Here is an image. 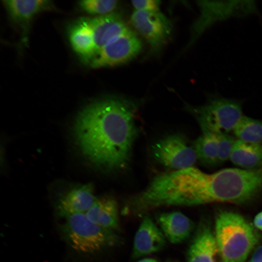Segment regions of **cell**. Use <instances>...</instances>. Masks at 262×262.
<instances>
[{"label": "cell", "instance_id": "obj_1", "mask_svg": "<svg viewBox=\"0 0 262 262\" xmlns=\"http://www.w3.org/2000/svg\"><path fill=\"white\" fill-rule=\"evenodd\" d=\"M262 191V168H228L213 173L189 168L156 176L140 196L147 210L169 205L195 206L211 202L242 204Z\"/></svg>", "mask_w": 262, "mask_h": 262}, {"label": "cell", "instance_id": "obj_2", "mask_svg": "<svg viewBox=\"0 0 262 262\" xmlns=\"http://www.w3.org/2000/svg\"><path fill=\"white\" fill-rule=\"evenodd\" d=\"M135 113V106L121 98H105L86 106L74 125L82 153L103 169L125 168L137 133Z\"/></svg>", "mask_w": 262, "mask_h": 262}, {"label": "cell", "instance_id": "obj_3", "mask_svg": "<svg viewBox=\"0 0 262 262\" xmlns=\"http://www.w3.org/2000/svg\"><path fill=\"white\" fill-rule=\"evenodd\" d=\"M215 225V237L224 262L245 261L258 241L251 224L237 213L221 211Z\"/></svg>", "mask_w": 262, "mask_h": 262}, {"label": "cell", "instance_id": "obj_4", "mask_svg": "<svg viewBox=\"0 0 262 262\" xmlns=\"http://www.w3.org/2000/svg\"><path fill=\"white\" fill-rule=\"evenodd\" d=\"M62 219L59 232L66 243L75 251L93 254L117 245L118 236L113 230L93 223L85 213L59 217Z\"/></svg>", "mask_w": 262, "mask_h": 262}, {"label": "cell", "instance_id": "obj_5", "mask_svg": "<svg viewBox=\"0 0 262 262\" xmlns=\"http://www.w3.org/2000/svg\"><path fill=\"white\" fill-rule=\"evenodd\" d=\"M202 132L229 134L243 116L242 102L238 99L210 94L202 105L188 107Z\"/></svg>", "mask_w": 262, "mask_h": 262}, {"label": "cell", "instance_id": "obj_6", "mask_svg": "<svg viewBox=\"0 0 262 262\" xmlns=\"http://www.w3.org/2000/svg\"><path fill=\"white\" fill-rule=\"evenodd\" d=\"M199 15L191 28L188 47L215 23L231 17H243L258 13L255 0H198Z\"/></svg>", "mask_w": 262, "mask_h": 262}, {"label": "cell", "instance_id": "obj_7", "mask_svg": "<svg viewBox=\"0 0 262 262\" xmlns=\"http://www.w3.org/2000/svg\"><path fill=\"white\" fill-rule=\"evenodd\" d=\"M142 48L141 42L130 29L99 49L90 60L93 68L113 66L135 57Z\"/></svg>", "mask_w": 262, "mask_h": 262}, {"label": "cell", "instance_id": "obj_8", "mask_svg": "<svg viewBox=\"0 0 262 262\" xmlns=\"http://www.w3.org/2000/svg\"><path fill=\"white\" fill-rule=\"evenodd\" d=\"M153 153L159 162L177 170L192 167L197 159L193 147L177 134L160 140L153 147Z\"/></svg>", "mask_w": 262, "mask_h": 262}, {"label": "cell", "instance_id": "obj_9", "mask_svg": "<svg viewBox=\"0 0 262 262\" xmlns=\"http://www.w3.org/2000/svg\"><path fill=\"white\" fill-rule=\"evenodd\" d=\"M131 20L134 28L155 51H159L163 48L171 35V23L159 11L150 12L135 10Z\"/></svg>", "mask_w": 262, "mask_h": 262}, {"label": "cell", "instance_id": "obj_10", "mask_svg": "<svg viewBox=\"0 0 262 262\" xmlns=\"http://www.w3.org/2000/svg\"><path fill=\"white\" fill-rule=\"evenodd\" d=\"M164 235L148 216H145L134 236L132 257L137 258L161 250L165 244Z\"/></svg>", "mask_w": 262, "mask_h": 262}, {"label": "cell", "instance_id": "obj_11", "mask_svg": "<svg viewBox=\"0 0 262 262\" xmlns=\"http://www.w3.org/2000/svg\"><path fill=\"white\" fill-rule=\"evenodd\" d=\"M96 199L91 183L76 187L59 198L56 205V213L59 217L85 213Z\"/></svg>", "mask_w": 262, "mask_h": 262}, {"label": "cell", "instance_id": "obj_12", "mask_svg": "<svg viewBox=\"0 0 262 262\" xmlns=\"http://www.w3.org/2000/svg\"><path fill=\"white\" fill-rule=\"evenodd\" d=\"M88 21L93 31L97 51L129 29L116 13L98 16Z\"/></svg>", "mask_w": 262, "mask_h": 262}, {"label": "cell", "instance_id": "obj_13", "mask_svg": "<svg viewBox=\"0 0 262 262\" xmlns=\"http://www.w3.org/2000/svg\"><path fill=\"white\" fill-rule=\"evenodd\" d=\"M156 218L164 235L174 244L185 240L193 229L192 221L179 212L160 213Z\"/></svg>", "mask_w": 262, "mask_h": 262}, {"label": "cell", "instance_id": "obj_14", "mask_svg": "<svg viewBox=\"0 0 262 262\" xmlns=\"http://www.w3.org/2000/svg\"><path fill=\"white\" fill-rule=\"evenodd\" d=\"M218 251L215 236L210 227L205 224L200 225L188 251V262H214Z\"/></svg>", "mask_w": 262, "mask_h": 262}, {"label": "cell", "instance_id": "obj_15", "mask_svg": "<svg viewBox=\"0 0 262 262\" xmlns=\"http://www.w3.org/2000/svg\"><path fill=\"white\" fill-rule=\"evenodd\" d=\"M3 3L13 20L23 28L39 13L54 8L53 3L46 0H7Z\"/></svg>", "mask_w": 262, "mask_h": 262}, {"label": "cell", "instance_id": "obj_16", "mask_svg": "<svg viewBox=\"0 0 262 262\" xmlns=\"http://www.w3.org/2000/svg\"><path fill=\"white\" fill-rule=\"evenodd\" d=\"M85 214L91 221L103 228L114 231L119 228L118 206L112 197L97 198Z\"/></svg>", "mask_w": 262, "mask_h": 262}, {"label": "cell", "instance_id": "obj_17", "mask_svg": "<svg viewBox=\"0 0 262 262\" xmlns=\"http://www.w3.org/2000/svg\"><path fill=\"white\" fill-rule=\"evenodd\" d=\"M229 159L236 166L247 170L262 168V145L236 139Z\"/></svg>", "mask_w": 262, "mask_h": 262}, {"label": "cell", "instance_id": "obj_18", "mask_svg": "<svg viewBox=\"0 0 262 262\" xmlns=\"http://www.w3.org/2000/svg\"><path fill=\"white\" fill-rule=\"evenodd\" d=\"M69 40L74 50L86 60H90L97 51L93 31L88 20H82L71 28Z\"/></svg>", "mask_w": 262, "mask_h": 262}, {"label": "cell", "instance_id": "obj_19", "mask_svg": "<svg viewBox=\"0 0 262 262\" xmlns=\"http://www.w3.org/2000/svg\"><path fill=\"white\" fill-rule=\"evenodd\" d=\"M193 147L197 159L203 164L210 166L219 164L217 144L213 134L202 132L194 142Z\"/></svg>", "mask_w": 262, "mask_h": 262}, {"label": "cell", "instance_id": "obj_20", "mask_svg": "<svg viewBox=\"0 0 262 262\" xmlns=\"http://www.w3.org/2000/svg\"><path fill=\"white\" fill-rule=\"evenodd\" d=\"M233 131L237 139L262 145V120L243 115Z\"/></svg>", "mask_w": 262, "mask_h": 262}, {"label": "cell", "instance_id": "obj_21", "mask_svg": "<svg viewBox=\"0 0 262 262\" xmlns=\"http://www.w3.org/2000/svg\"><path fill=\"white\" fill-rule=\"evenodd\" d=\"M117 5V1L115 0H84L79 3L83 11L99 16L111 13Z\"/></svg>", "mask_w": 262, "mask_h": 262}, {"label": "cell", "instance_id": "obj_22", "mask_svg": "<svg viewBox=\"0 0 262 262\" xmlns=\"http://www.w3.org/2000/svg\"><path fill=\"white\" fill-rule=\"evenodd\" d=\"M217 144L219 164L229 159L235 140L229 134H213Z\"/></svg>", "mask_w": 262, "mask_h": 262}, {"label": "cell", "instance_id": "obj_23", "mask_svg": "<svg viewBox=\"0 0 262 262\" xmlns=\"http://www.w3.org/2000/svg\"><path fill=\"white\" fill-rule=\"evenodd\" d=\"M135 11L144 12H158L160 1L157 0H139L131 1Z\"/></svg>", "mask_w": 262, "mask_h": 262}, {"label": "cell", "instance_id": "obj_24", "mask_svg": "<svg viewBox=\"0 0 262 262\" xmlns=\"http://www.w3.org/2000/svg\"><path fill=\"white\" fill-rule=\"evenodd\" d=\"M250 262H262V245L255 250Z\"/></svg>", "mask_w": 262, "mask_h": 262}, {"label": "cell", "instance_id": "obj_25", "mask_svg": "<svg viewBox=\"0 0 262 262\" xmlns=\"http://www.w3.org/2000/svg\"><path fill=\"white\" fill-rule=\"evenodd\" d=\"M254 224L257 229L262 230V211L258 213L255 217Z\"/></svg>", "mask_w": 262, "mask_h": 262}, {"label": "cell", "instance_id": "obj_26", "mask_svg": "<svg viewBox=\"0 0 262 262\" xmlns=\"http://www.w3.org/2000/svg\"><path fill=\"white\" fill-rule=\"evenodd\" d=\"M137 262H159L157 260L153 258H145Z\"/></svg>", "mask_w": 262, "mask_h": 262}]
</instances>
